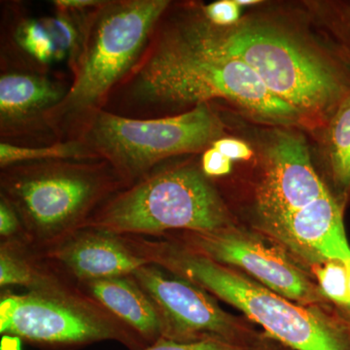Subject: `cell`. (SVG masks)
I'll return each instance as SVG.
<instances>
[{
  "instance_id": "cell-1",
  "label": "cell",
  "mask_w": 350,
  "mask_h": 350,
  "mask_svg": "<svg viewBox=\"0 0 350 350\" xmlns=\"http://www.w3.org/2000/svg\"><path fill=\"white\" fill-rule=\"evenodd\" d=\"M215 100L269 124L303 121L243 61L190 42L159 24L137 66L113 91L105 109L115 105L112 113L122 116L160 118L169 108Z\"/></svg>"
},
{
  "instance_id": "cell-2",
  "label": "cell",
  "mask_w": 350,
  "mask_h": 350,
  "mask_svg": "<svg viewBox=\"0 0 350 350\" xmlns=\"http://www.w3.org/2000/svg\"><path fill=\"white\" fill-rule=\"evenodd\" d=\"M167 29L190 42L243 61L303 121L328 122L350 93L344 68L299 36L268 22L246 21L219 27L204 17Z\"/></svg>"
},
{
  "instance_id": "cell-29",
  "label": "cell",
  "mask_w": 350,
  "mask_h": 350,
  "mask_svg": "<svg viewBox=\"0 0 350 350\" xmlns=\"http://www.w3.org/2000/svg\"><path fill=\"white\" fill-rule=\"evenodd\" d=\"M258 350H275V349H267V347H262V349H258Z\"/></svg>"
},
{
  "instance_id": "cell-21",
  "label": "cell",
  "mask_w": 350,
  "mask_h": 350,
  "mask_svg": "<svg viewBox=\"0 0 350 350\" xmlns=\"http://www.w3.org/2000/svg\"><path fill=\"white\" fill-rule=\"evenodd\" d=\"M202 14L207 22L219 27H230L239 22L241 7L236 0H219L202 7Z\"/></svg>"
},
{
  "instance_id": "cell-13",
  "label": "cell",
  "mask_w": 350,
  "mask_h": 350,
  "mask_svg": "<svg viewBox=\"0 0 350 350\" xmlns=\"http://www.w3.org/2000/svg\"><path fill=\"white\" fill-rule=\"evenodd\" d=\"M264 226L290 250L308 261H350L342 206L329 191L303 208Z\"/></svg>"
},
{
  "instance_id": "cell-10",
  "label": "cell",
  "mask_w": 350,
  "mask_h": 350,
  "mask_svg": "<svg viewBox=\"0 0 350 350\" xmlns=\"http://www.w3.org/2000/svg\"><path fill=\"white\" fill-rule=\"evenodd\" d=\"M189 250L219 264L241 269L255 282L288 300L314 306L325 300L319 287L282 250L252 234L231 230L193 232Z\"/></svg>"
},
{
  "instance_id": "cell-14",
  "label": "cell",
  "mask_w": 350,
  "mask_h": 350,
  "mask_svg": "<svg viewBox=\"0 0 350 350\" xmlns=\"http://www.w3.org/2000/svg\"><path fill=\"white\" fill-rule=\"evenodd\" d=\"M46 257L68 269L80 283L131 275L151 264L129 245L123 236L83 228L46 250Z\"/></svg>"
},
{
  "instance_id": "cell-16",
  "label": "cell",
  "mask_w": 350,
  "mask_h": 350,
  "mask_svg": "<svg viewBox=\"0 0 350 350\" xmlns=\"http://www.w3.org/2000/svg\"><path fill=\"white\" fill-rule=\"evenodd\" d=\"M55 276L44 271L25 254L20 241H4L0 248V286H24L29 291L63 286Z\"/></svg>"
},
{
  "instance_id": "cell-9",
  "label": "cell",
  "mask_w": 350,
  "mask_h": 350,
  "mask_svg": "<svg viewBox=\"0 0 350 350\" xmlns=\"http://www.w3.org/2000/svg\"><path fill=\"white\" fill-rule=\"evenodd\" d=\"M133 276L160 312L163 338L178 342L221 340L254 350L264 347L194 283L169 275L154 264L145 265Z\"/></svg>"
},
{
  "instance_id": "cell-22",
  "label": "cell",
  "mask_w": 350,
  "mask_h": 350,
  "mask_svg": "<svg viewBox=\"0 0 350 350\" xmlns=\"http://www.w3.org/2000/svg\"><path fill=\"white\" fill-rule=\"evenodd\" d=\"M142 350H254L241 345L221 342V340H202L197 342H178L161 338L153 345Z\"/></svg>"
},
{
  "instance_id": "cell-12",
  "label": "cell",
  "mask_w": 350,
  "mask_h": 350,
  "mask_svg": "<svg viewBox=\"0 0 350 350\" xmlns=\"http://www.w3.org/2000/svg\"><path fill=\"white\" fill-rule=\"evenodd\" d=\"M69 86L45 72L11 70L0 76V135L2 142L38 135H55L50 116L68 93ZM59 140V139H57Z\"/></svg>"
},
{
  "instance_id": "cell-20",
  "label": "cell",
  "mask_w": 350,
  "mask_h": 350,
  "mask_svg": "<svg viewBox=\"0 0 350 350\" xmlns=\"http://www.w3.org/2000/svg\"><path fill=\"white\" fill-rule=\"evenodd\" d=\"M314 273L324 298L350 317V286L345 262L329 261L315 265Z\"/></svg>"
},
{
  "instance_id": "cell-6",
  "label": "cell",
  "mask_w": 350,
  "mask_h": 350,
  "mask_svg": "<svg viewBox=\"0 0 350 350\" xmlns=\"http://www.w3.org/2000/svg\"><path fill=\"white\" fill-rule=\"evenodd\" d=\"M83 228L153 237L174 230L220 232L231 228V219L202 170L182 165L153 170L115 193Z\"/></svg>"
},
{
  "instance_id": "cell-8",
  "label": "cell",
  "mask_w": 350,
  "mask_h": 350,
  "mask_svg": "<svg viewBox=\"0 0 350 350\" xmlns=\"http://www.w3.org/2000/svg\"><path fill=\"white\" fill-rule=\"evenodd\" d=\"M0 333L50 347L118 340L137 347L144 340L98 301L66 285L2 295Z\"/></svg>"
},
{
  "instance_id": "cell-3",
  "label": "cell",
  "mask_w": 350,
  "mask_h": 350,
  "mask_svg": "<svg viewBox=\"0 0 350 350\" xmlns=\"http://www.w3.org/2000/svg\"><path fill=\"white\" fill-rule=\"evenodd\" d=\"M131 247L151 264L194 283L243 312L291 350H350V323L314 306L299 305L230 267L172 244L131 237Z\"/></svg>"
},
{
  "instance_id": "cell-24",
  "label": "cell",
  "mask_w": 350,
  "mask_h": 350,
  "mask_svg": "<svg viewBox=\"0 0 350 350\" xmlns=\"http://www.w3.org/2000/svg\"><path fill=\"white\" fill-rule=\"evenodd\" d=\"M232 162L213 146L204 151L202 170L206 177H220L231 174Z\"/></svg>"
},
{
  "instance_id": "cell-18",
  "label": "cell",
  "mask_w": 350,
  "mask_h": 350,
  "mask_svg": "<svg viewBox=\"0 0 350 350\" xmlns=\"http://www.w3.org/2000/svg\"><path fill=\"white\" fill-rule=\"evenodd\" d=\"M57 160L90 161L100 159L77 138L49 144L19 145L0 142L1 169L18 163Z\"/></svg>"
},
{
  "instance_id": "cell-19",
  "label": "cell",
  "mask_w": 350,
  "mask_h": 350,
  "mask_svg": "<svg viewBox=\"0 0 350 350\" xmlns=\"http://www.w3.org/2000/svg\"><path fill=\"white\" fill-rule=\"evenodd\" d=\"M14 39L27 59L36 64V70L40 72H44V69L55 62L62 61L40 19H21L16 25Z\"/></svg>"
},
{
  "instance_id": "cell-4",
  "label": "cell",
  "mask_w": 350,
  "mask_h": 350,
  "mask_svg": "<svg viewBox=\"0 0 350 350\" xmlns=\"http://www.w3.org/2000/svg\"><path fill=\"white\" fill-rule=\"evenodd\" d=\"M169 0H105L88 16L73 80L50 124L59 140L72 139L137 66Z\"/></svg>"
},
{
  "instance_id": "cell-26",
  "label": "cell",
  "mask_w": 350,
  "mask_h": 350,
  "mask_svg": "<svg viewBox=\"0 0 350 350\" xmlns=\"http://www.w3.org/2000/svg\"><path fill=\"white\" fill-rule=\"evenodd\" d=\"M105 0H54L53 5L57 11L64 12H88L103 5Z\"/></svg>"
},
{
  "instance_id": "cell-17",
  "label": "cell",
  "mask_w": 350,
  "mask_h": 350,
  "mask_svg": "<svg viewBox=\"0 0 350 350\" xmlns=\"http://www.w3.org/2000/svg\"><path fill=\"white\" fill-rule=\"evenodd\" d=\"M327 160L336 187L347 194L350 190V93L327 122Z\"/></svg>"
},
{
  "instance_id": "cell-25",
  "label": "cell",
  "mask_w": 350,
  "mask_h": 350,
  "mask_svg": "<svg viewBox=\"0 0 350 350\" xmlns=\"http://www.w3.org/2000/svg\"><path fill=\"white\" fill-rule=\"evenodd\" d=\"M213 148L234 161H247L253 155L252 149L248 144L232 137H220L211 144Z\"/></svg>"
},
{
  "instance_id": "cell-11",
  "label": "cell",
  "mask_w": 350,
  "mask_h": 350,
  "mask_svg": "<svg viewBox=\"0 0 350 350\" xmlns=\"http://www.w3.org/2000/svg\"><path fill=\"white\" fill-rule=\"evenodd\" d=\"M327 191L313 167L306 140L288 131L276 133L267 147L255 192L262 224L303 208Z\"/></svg>"
},
{
  "instance_id": "cell-5",
  "label": "cell",
  "mask_w": 350,
  "mask_h": 350,
  "mask_svg": "<svg viewBox=\"0 0 350 350\" xmlns=\"http://www.w3.org/2000/svg\"><path fill=\"white\" fill-rule=\"evenodd\" d=\"M0 187L19 215L25 243L48 250L128 185L105 161L57 160L4 167Z\"/></svg>"
},
{
  "instance_id": "cell-15",
  "label": "cell",
  "mask_w": 350,
  "mask_h": 350,
  "mask_svg": "<svg viewBox=\"0 0 350 350\" xmlns=\"http://www.w3.org/2000/svg\"><path fill=\"white\" fill-rule=\"evenodd\" d=\"M87 295L121 320L145 342L163 338V321L155 304L133 275L83 282Z\"/></svg>"
},
{
  "instance_id": "cell-27",
  "label": "cell",
  "mask_w": 350,
  "mask_h": 350,
  "mask_svg": "<svg viewBox=\"0 0 350 350\" xmlns=\"http://www.w3.org/2000/svg\"><path fill=\"white\" fill-rule=\"evenodd\" d=\"M237 3L239 6H248V5H256L258 3H261L260 0H236Z\"/></svg>"
},
{
  "instance_id": "cell-23",
  "label": "cell",
  "mask_w": 350,
  "mask_h": 350,
  "mask_svg": "<svg viewBox=\"0 0 350 350\" xmlns=\"http://www.w3.org/2000/svg\"><path fill=\"white\" fill-rule=\"evenodd\" d=\"M25 234L24 227L14 207L3 198L0 197V236L2 241H13L16 236Z\"/></svg>"
},
{
  "instance_id": "cell-28",
  "label": "cell",
  "mask_w": 350,
  "mask_h": 350,
  "mask_svg": "<svg viewBox=\"0 0 350 350\" xmlns=\"http://www.w3.org/2000/svg\"><path fill=\"white\" fill-rule=\"evenodd\" d=\"M345 268H347V276H349V286H350V261L345 262Z\"/></svg>"
},
{
  "instance_id": "cell-7",
  "label": "cell",
  "mask_w": 350,
  "mask_h": 350,
  "mask_svg": "<svg viewBox=\"0 0 350 350\" xmlns=\"http://www.w3.org/2000/svg\"><path fill=\"white\" fill-rule=\"evenodd\" d=\"M222 133V122L208 103H202L160 118H131L100 110L73 138L109 163L129 186L172 157L206 150Z\"/></svg>"
}]
</instances>
